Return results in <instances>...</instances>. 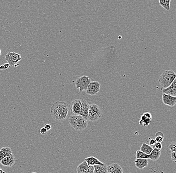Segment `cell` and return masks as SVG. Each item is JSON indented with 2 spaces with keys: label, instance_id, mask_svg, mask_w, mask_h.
<instances>
[{
  "label": "cell",
  "instance_id": "6da1fadb",
  "mask_svg": "<svg viewBox=\"0 0 176 173\" xmlns=\"http://www.w3.org/2000/svg\"><path fill=\"white\" fill-rule=\"evenodd\" d=\"M68 104L65 102L57 101L54 103L51 108L52 117L56 121H64L68 116Z\"/></svg>",
  "mask_w": 176,
  "mask_h": 173
},
{
  "label": "cell",
  "instance_id": "7a4b0ae2",
  "mask_svg": "<svg viewBox=\"0 0 176 173\" xmlns=\"http://www.w3.org/2000/svg\"><path fill=\"white\" fill-rule=\"evenodd\" d=\"M176 78V73L172 70H166L161 75L159 79V83L163 89L169 87Z\"/></svg>",
  "mask_w": 176,
  "mask_h": 173
},
{
  "label": "cell",
  "instance_id": "3957f363",
  "mask_svg": "<svg viewBox=\"0 0 176 173\" xmlns=\"http://www.w3.org/2000/svg\"><path fill=\"white\" fill-rule=\"evenodd\" d=\"M69 124L76 130L82 131L86 129L88 126L87 120L81 115H72L69 119Z\"/></svg>",
  "mask_w": 176,
  "mask_h": 173
},
{
  "label": "cell",
  "instance_id": "277c9868",
  "mask_svg": "<svg viewBox=\"0 0 176 173\" xmlns=\"http://www.w3.org/2000/svg\"><path fill=\"white\" fill-rule=\"evenodd\" d=\"M102 112L100 107L96 104L90 105L88 120L91 122H96L101 118Z\"/></svg>",
  "mask_w": 176,
  "mask_h": 173
},
{
  "label": "cell",
  "instance_id": "5b68a950",
  "mask_svg": "<svg viewBox=\"0 0 176 173\" xmlns=\"http://www.w3.org/2000/svg\"><path fill=\"white\" fill-rule=\"evenodd\" d=\"M91 82V80L89 77L82 76L81 77H79L76 81V89H79L80 92H83V91H86Z\"/></svg>",
  "mask_w": 176,
  "mask_h": 173
},
{
  "label": "cell",
  "instance_id": "8992f818",
  "mask_svg": "<svg viewBox=\"0 0 176 173\" xmlns=\"http://www.w3.org/2000/svg\"><path fill=\"white\" fill-rule=\"evenodd\" d=\"M5 60L10 66L16 67L18 62L22 60V57L19 54L15 52H9L5 56Z\"/></svg>",
  "mask_w": 176,
  "mask_h": 173
},
{
  "label": "cell",
  "instance_id": "52a82bcc",
  "mask_svg": "<svg viewBox=\"0 0 176 173\" xmlns=\"http://www.w3.org/2000/svg\"><path fill=\"white\" fill-rule=\"evenodd\" d=\"M100 87L101 84L99 82H91L86 91V93L91 96H95L99 92Z\"/></svg>",
  "mask_w": 176,
  "mask_h": 173
},
{
  "label": "cell",
  "instance_id": "ba28073f",
  "mask_svg": "<svg viewBox=\"0 0 176 173\" xmlns=\"http://www.w3.org/2000/svg\"><path fill=\"white\" fill-rule=\"evenodd\" d=\"M82 103L80 99L73 101L70 106L71 114L73 115H81V114Z\"/></svg>",
  "mask_w": 176,
  "mask_h": 173
},
{
  "label": "cell",
  "instance_id": "9c48e42d",
  "mask_svg": "<svg viewBox=\"0 0 176 173\" xmlns=\"http://www.w3.org/2000/svg\"><path fill=\"white\" fill-rule=\"evenodd\" d=\"M78 173H94V166L88 165L85 161L79 165L77 168Z\"/></svg>",
  "mask_w": 176,
  "mask_h": 173
},
{
  "label": "cell",
  "instance_id": "30bf717a",
  "mask_svg": "<svg viewBox=\"0 0 176 173\" xmlns=\"http://www.w3.org/2000/svg\"><path fill=\"white\" fill-rule=\"evenodd\" d=\"M162 102L165 105L173 107L176 105V97L162 93Z\"/></svg>",
  "mask_w": 176,
  "mask_h": 173
},
{
  "label": "cell",
  "instance_id": "8fae6325",
  "mask_svg": "<svg viewBox=\"0 0 176 173\" xmlns=\"http://www.w3.org/2000/svg\"><path fill=\"white\" fill-rule=\"evenodd\" d=\"M16 161V159L15 156L13 154H12L11 155L5 157L0 162V163L2 165L5 167H12L15 164Z\"/></svg>",
  "mask_w": 176,
  "mask_h": 173
},
{
  "label": "cell",
  "instance_id": "7c38bea8",
  "mask_svg": "<svg viewBox=\"0 0 176 173\" xmlns=\"http://www.w3.org/2000/svg\"><path fill=\"white\" fill-rule=\"evenodd\" d=\"M152 121V115L149 112L144 113L140 118L139 121L140 125H143L145 127L149 126Z\"/></svg>",
  "mask_w": 176,
  "mask_h": 173
},
{
  "label": "cell",
  "instance_id": "4fadbf2b",
  "mask_svg": "<svg viewBox=\"0 0 176 173\" xmlns=\"http://www.w3.org/2000/svg\"><path fill=\"white\" fill-rule=\"evenodd\" d=\"M82 103L81 114V115L88 121V116L89 114V107L90 105L84 99L81 100Z\"/></svg>",
  "mask_w": 176,
  "mask_h": 173
},
{
  "label": "cell",
  "instance_id": "5bb4252c",
  "mask_svg": "<svg viewBox=\"0 0 176 173\" xmlns=\"http://www.w3.org/2000/svg\"><path fill=\"white\" fill-rule=\"evenodd\" d=\"M162 92L163 93L167 94L176 97V78L169 87L166 89H163Z\"/></svg>",
  "mask_w": 176,
  "mask_h": 173
},
{
  "label": "cell",
  "instance_id": "9a60e30c",
  "mask_svg": "<svg viewBox=\"0 0 176 173\" xmlns=\"http://www.w3.org/2000/svg\"><path fill=\"white\" fill-rule=\"evenodd\" d=\"M148 159H136L135 161V166L139 169H143L148 165Z\"/></svg>",
  "mask_w": 176,
  "mask_h": 173
},
{
  "label": "cell",
  "instance_id": "2e32d148",
  "mask_svg": "<svg viewBox=\"0 0 176 173\" xmlns=\"http://www.w3.org/2000/svg\"><path fill=\"white\" fill-rule=\"evenodd\" d=\"M12 153V149L9 147H4L0 150V162L5 157L11 155Z\"/></svg>",
  "mask_w": 176,
  "mask_h": 173
},
{
  "label": "cell",
  "instance_id": "e0dca14e",
  "mask_svg": "<svg viewBox=\"0 0 176 173\" xmlns=\"http://www.w3.org/2000/svg\"><path fill=\"white\" fill-rule=\"evenodd\" d=\"M85 161L87 162L88 165L91 166H94L97 165H103L104 163L100 161L99 159L96 158L95 157H89L85 159Z\"/></svg>",
  "mask_w": 176,
  "mask_h": 173
},
{
  "label": "cell",
  "instance_id": "ac0fdd59",
  "mask_svg": "<svg viewBox=\"0 0 176 173\" xmlns=\"http://www.w3.org/2000/svg\"><path fill=\"white\" fill-rule=\"evenodd\" d=\"M94 173H107V166L105 163L103 165H94Z\"/></svg>",
  "mask_w": 176,
  "mask_h": 173
},
{
  "label": "cell",
  "instance_id": "d6986e66",
  "mask_svg": "<svg viewBox=\"0 0 176 173\" xmlns=\"http://www.w3.org/2000/svg\"><path fill=\"white\" fill-rule=\"evenodd\" d=\"M161 152L160 150L153 149L152 152L149 155V159L152 161H157L160 157Z\"/></svg>",
  "mask_w": 176,
  "mask_h": 173
},
{
  "label": "cell",
  "instance_id": "ffe728a7",
  "mask_svg": "<svg viewBox=\"0 0 176 173\" xmlns=\"http://www.w3.org/2000/svg\"><path fill=\"white\" fill-rule=\"evenodd\" d=\"M153 148L152 147L150 146V145H148L147 144L144 143L142 144V146H141V148H140V150L142 151L144 153L147 155H150V153L152 152L153 151Z\"/></svg>",
  "mask_w": 176,
  "mask_h": 173
},
{
  "label": "cell",
  "instance_id": "44dd1931",
  "mask_svg": "<svg viewBox=\"0 0 176 173\" xmlns=\"http://www.w3.org/2000/svg\"><path fill=\"white\" fill-rule=\"evenodd\" d=\"M171 0H159V4L166 11L170 10V4Z\"/></svg>",
  "mask_w": 176,
  "mask_h": 173
},
{
  "label": "cell",
  "instance_id": "7402d4cb",
  "mask_svg": "<svg viewBox=\"0 0 176 173\" xmlns=\"http://www.w3.org/2000/svg\"><path fill=\"white\" fill-rule=\"evenodd\" d=\"M120 165L117 163L112 164L109 166H107V173H113L119 167Z\"/></svg>",
  "mask_w": 176,
  "mask_h": 173
},
{
  "label": "cell",
  "instance_id": "603a6c76",
  "mask_svg": "<svg viewBox=\"0 0 176 173\" xmlns=\"http://www.w3.org/2000/svg\"><path fill=\"white\" fill-rule=\"evenodd\" d=\"M164 139V135L163 132H158L155 134V140L157 142L161 143Z\"/></svg>",
  "mask_w": 176,
  "mask_h": 173
},
{
  "label": "cell",
  "instance_id": "cb8c5ba5",
  "mask_svg": "<svg viewBox=\"0 0 176 173\" xmlns=\"http://www.w3.org/2000/svg\"><path fill=\"white\" fill-rule=\"evenodd\" d=\"M136 159H149V155L143 152L141 150L137 151L136 153Z\"/></svg>",
  "mask_w": 176,
  "mask_h": 173
},
{
  "label": "cell",
  "instance_id": "d4e9b609",
  "mask_svg": "<svg viewBox=\"0 0 176 173\" xmlns=\"http://www.w3.org/2000/svg\"><path fill=\"white\" fill-rule=\"evenodd\" d=\"M169 149L171 152H176V141H174L170 144Z\"/></svg>",
  "mask_w": 176,
  "mask_h": 173
},
{
  "label": "cell",
  "instance_id": "484cf974",
  "mask_svg": "<svg viewBox=\"0 0 176 173\" xmlns=\"http://www.w3.org/2000/svg\"><path fill=\"white\" fill-rule=\"evenodd\" d=\"M153 146V149H156L160 150H161L162 148V145L161 143H159V142H156Z\"/></svg>",
  "mask_w": 176,
  "mask_h": 173
},
{
  "label": "cell",
  "instance_id": "4316f807",
  "mask_svg": "<svg viewBox=\"0 0 176 173\" xmlns=\"http://www.w3.org/2000/svg\"><path fill=\"white\" fill-rule=\"evenodd\" d=\"M10 65L8 63H5L2 65L0 66V70H6L10 67Z\"/></svg>",
  "mask_w": 176,
  "mask_h": 173
},
{
  "label": "cell",
  "instance_id": "83f0119b",
  "mask_svg": "<svg viewBox=\"0 0 176 173\" xmlns=\"http://www.w3.org/2000/svg\"><path fill=\"white\" fill-rule=\"evenodd\" d=\"M113 173H123V170L121 166H119L118 168Z\"/></svg>",
  "mask_w": 176,
  "mask_h": 173
},
{
  "label": "cell",
  "instance_id": "f1b7e54d",
  "mask_svg": "<svg viewBox=\"0 0 176 173\" xmlns=\"http://www.w3.org/2000/svg\"><path fill=\"white\" fill-rule=\"evenodd\" d=\"M171 157L172 161L176 162V152H171Z\"/></svg>",
  "mask_w": 176,
  "mask_h": 173
},
{
  "label": "cell",
  "instance_id": "f546056e",
  "mask_svg": "<svg viewBox=\"0 0 176 173\" xmlns=\"http://www.w3.org/2000/svg\"><path fill=\"white\" fill-rule=\"evenodd\" d=\"M47 132L48 131L45 128V127L42 128L40 130V133L42 135H46V134L47 133Z\"/></svg>",
  "mask_w": 176,
  "mask_h": 173
},
{
  "label": "cell",
  "instance_id": "4dcf8cb0",
  "mask_svg": "<svg viewBox=\"0 0 176 173\" xmlns=\"http://www.w3.org/2000/svg\"><path fill=\"white\" fill-rule=\"evenodd\" d=\"M156 141L155 139H152L150 140L149 142V145L150 146H153L156 143Z\"/></svg>",
  "mask_w": 176,
  "mask_h": 173
},
{
  "label": "cell",
  "instance_id": "1f68e13d",
  "mask_svg": "<svg viewBox=\"0 0 176 173\" xmlns=\"http://www.w3.org/2000/svg\"><path fill=\"white\" fill-rule=\"evenodd\" d=\"M44 127L47 131L50 130L51 129H52V127L49 124L45 125Z\"/></svg>",
  "mask_w": 176,
  "mask_h": 173
},
{
  "label": "cell",
  "instance_id": "d6a6232c",
  "mask_svg": "<svg viewBox=\"0 0 176 173\" xmlns=\"http://www.w3.org/2000/svg\"><path fill=\"white\" fill-rule=\"evenodd\" d=\"M0 173H6V172H4V171H3L2 169H0Z\"/></svg>",
  "mask_w": 176,
  "mask_h": 173
},
{
  "label": "cell",
  "instance_id": "836d02e7",
  "mask_svg": "<svg viewBox=\"0 0 176 173\" xmlns=\"http://www.w3.org/2000/svg\"><path fill=\"white\" fill-rule=\"evenodd\" d=\"M1 54H2L1 50V49H0V56L1 55Z\"/></svg>",
  "mask_w": 176,
  "mask_h": 173
},
{
  "label": "cell",
  "instance_id": "e575fe53",
  "mask_svg": "<svg viewBox=\"0 0 176 173\" xmlns=\"http://www.w3.org/2000/svg\"></svg>",
  "mask_w": 176,
  "mask_h": 173
}]
</instances>
